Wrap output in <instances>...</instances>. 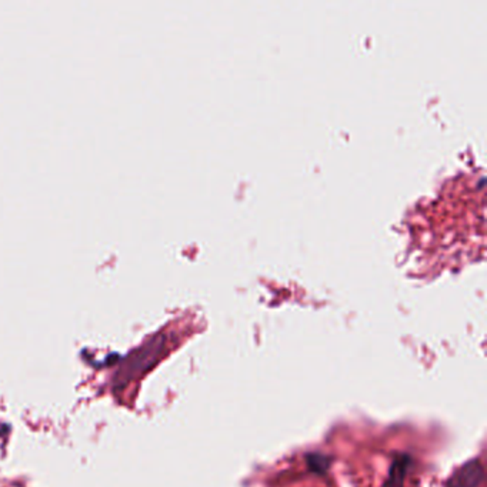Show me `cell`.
<instances>
[{"mask_svg": "<svg viewBox=\"0 0 487 487\" xmlns=\"http://www.w3.org/2000/svg\"><path fill=\"white\" fill-rule=\"evenodd\" d=\"M164 347L166 337L163 335H157L123 357L112 379L113 392L125 389L130 382L152 370L159 363Z\"/></svg>", "mask_w": 487, "mask_h": 487, "instance_id": "cell-1", "label": "cell"}, {"mask_svg": "<svg viewBox=\"0 0 487 487\" xmlns=\"http://www.w3.org/2000/svg\"><path fill=\"white\" fill-rule=\"evenodd\" d=\"M330 457L323 453H309L306 456V463L310 471L316 474H325L330 467Z\"/></svg>", "mask_w": 487, "mask_h": 487, "instance_id": "cell-4", "label": "cell"}, {"mask_svg": "<svg viewBox=\"0 0 487 487\" xmlns=\"http://www.w3.org/2000/svg\"><path fill=\"white\" fill-rule=\"evenodd\" d=\"M484 478V467L478 460H470L459 467L447 480L446 487H478Z\"/></svg>", "mask_w": 487, "mask_h": 487, "instance_id": "cell-2", "label": "cell"}, {"mask_svg": "<svg viewBox=\"0 0 487 487\" xmlns=\"http://www.w3.org/2000/svg\"><path fill=\"white\" fill-rule=\"evenodd\" d=\"M410 466V456L406 453H399L393 459V463L389 470V477L384 481L383 487H403L407 468Z\"/></svg>", "mask_w": 487, "mask_h": 487, "instance_id": "cell-3", "label": "cell"}]
</instances>
